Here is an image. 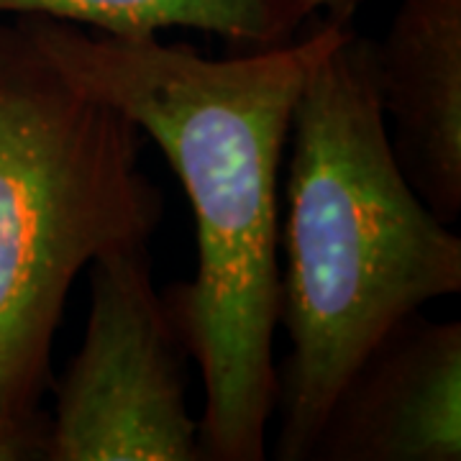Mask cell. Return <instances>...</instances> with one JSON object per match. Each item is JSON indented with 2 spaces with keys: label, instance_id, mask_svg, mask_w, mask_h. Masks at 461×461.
I'll return each instance as SVG.
<instances>
[{
  "label": "cell",
  "instance_id": "52a82bcc",
  "mask_svg": "<svg viewBox=\"0 0 461 461\" xmlns=\"http://www.w3.org/2000/svg\"><path fill=\"white\" fill-rule=\"evenodd\" d=\"M0 16L57 18L118 36L193 29L244 50L293 39L269 0H0Z\"/></svg>",
  "mask_w": 461,
  "mask_h": 461
},
{
  "label": "cell",
  "instance_id": "ba28073f",
  "mask_svg": "<svg viewBox=\"0 0 461 461\" xmlns=\"http://www.w3.org/2000/svg\"><path fill=\"white\" fill-rule=\"evenodd\" d=\"M51 415L44 408L0 411V461H50Z\"/></svg>",
  "mask_w": 461,
  "mask_h": 461
},
{
  "label": "cell",
  "instance_id": "9c48e42d",
  "mask_svg": "<svg viewBox=\"0 0 461 461\" xmlns=\"http://www.w3.org/2000/svg\"><path fill=\"white\" fill-rule=\"evenodd\" d=\"M269 3L280 18L282 29L290 36H295L297 29L303 26V21L315 16V14H326L329 21L351 23L354 11L359 8L362 0H269Z\"/></svg>",
  "mask_w": 461,
  "mask_h": 461
},
{
  "label": "cell",
  "instance_id": "7a4b0ae2",
  "mask_svg": "<svg viewBox=\"0 0 461 461\" xmlns=\"http://www.w3.org/2000/svg\"><path fill=\"white\" fill-rule=\"evenodd\" d=\"M285 157L275 456L311 459L339 390L397 323L461 290V239L405 180L379 108L372 39L351 23L311 67Z\"/></svg>",
  "mask_w": 461,
  "mask_h": 461
},
{
  "label": "cell",
  "instance_id": "3957f363",
  "mask_svg": "<svg viewBox=\"0 0 461 461\" xmlns=\"http://www.w3.org/2000/svg\"><path fill=\"white\" fill-rule=\"evenodd\" d=\"M0 16V411L51 390L54 336L90 264L149 247L165 198L131 118L85 95Z\"/></svg>",
  "mask_w": 461,
  "mask_h": 461
},
{
  "label": "cell",
  "instance_id": "6da1fadb",
  "mask_svg": "<svg viewBox=\"0 0 461 461\" xmlns=\"http://www.w3.org/2000/svg\"><path fill=\"white\" fill-rule=\"evenodd\" d=\"M16 18L69 83L131 118L180 177L198 272L162 297L205 387L203 456L262 461L277 405L282 165L303 83L348 23L323 18L303 39L213 59L159 33Z\"/></svg>",
  "mask_w": 461,
  "mask_h": 461
},
{
  "label": "cell",
  "instance_id": "8992f818",
  "mask_svg": "<svg viewBox=\"0 0 461 461\" xmlns=\"http://www.w3.org/2000/svg\"><path fill=\"white\" fill-rule=\"evenodd\" d=\"M390 147L405 180L448 226L461 213V0H402L372 41Z\"/></svg>",
  "mask_w": 461,
  "mask_h": 461
},
{
  "label": "cell",
  "instance_id": "277c9868",
  "mask_svg": "<svg viewBox=\"0 0 461 461\" xmlns=\"http://www.w3.org/2000/svg\"><path fill=\"white\" fill-rule=\"evenodd\" d=\"M90 269V315L77 354L51 382L50 461H203L177 330L154 287L149 247Z\"/></svg>",
  "mask_w": 461,
  "mask_h": 461
},
{
  "label": "cell",
  "instance_id": "5b68a950",
  "mask_svg": "<svg viewBox=\"0 0 461 461\" xmlns=\"http://www.w3.org/2000/svg\"><path fill=\"white\" fill-rule=\"evenodd\" d=\"M311 459L459 461V321L418 311L377 341L339 390Z\"/></svg>",
  "mask_w": 461,
  "mask_h": 461
}]
</instances>
